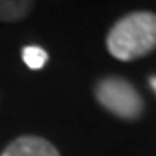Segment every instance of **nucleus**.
<instances>
[{"label": "nucleus", "instance_id": "obj_4", "mask_svg": "<svg viewBox=\"0 0 156 156\" xmlns=\"http://www.w3.org/2000/svg\"><path fill=\"white\" fill-rule=\"evenodd\" d=\"M34 0H0V21L17 23L30 15Z\"/></svg>", "mask_w": 156, "mask_h": 156}, {"label": "nucleus", "instance_id": "obj_2", "mask_svg": "<svg viewBox=\"0 0 156 156\" xmlns=\"http://www.w3.org/2000/svg\"><path fill=\"white\" fill-rule=\"evenodd\" d=\"M94 98L105 111L122 120H137L145 111V102L137 88L119 75L102 77L94 87Z\"/></svg>", "mask_w": 156, "mask_h": 156}, {"label": "nucleus", "instance_id": "obj_6", "mask_svg": "<svg viewBox=\"0 0 156 156\" xmlns=\"http://www.w3.org/2000/svg\"><path fill=\"white\" fill-rule=\"evenodd\" d=\"M149 83H151V87H152V88H154V90H156V77H154V75H152V77H151V79H149Z\"/></svg>", "mask_w": 156, "mask_h": 156}, {"label": "nucleus", "instance_id": "obj_5", "mask_svg": "<svg viewBox=\"0 0 156 156\" xmlns=\"http://www.w3.org/2000/svg\"><path fill=\"white\" fill-rule=\"evenodd\" d=\"M47 58H49V55L38 45H27L23 49V62L30 70H41L45 66Z\"/></svg>", "mask_w": 156, "mask_h": 156}, {"label": "nucleus", "instance_id": "obj_1", "mask_svg": "<svg viewBox=\"0 0 156 156\" xmlns=\"http://www.w3.org/2000/svg\"><path fill=\"white\" fill-rule=\"evenodd\" d=\"M105 45L111 57L122 62L151 55L156 49V13L133 12L120 17L109 28Z\"/></svg>", "mask_w": 156, "mask_h": 156}, {"label": "nucleus", "instance_id": "obj_3", "mask_svg": "<svg viewBox=\"0 0 156 156\" xmlns=\"http://www.w3.org/2000/svg\"><path fill=\"white\" fill-rule=\"evenodd\" d=\"M0 156H60V152L45 137L21 136L9 143Z\"/></svg>", "mask_w": 156, "mask_h": 156}]
</instances>
